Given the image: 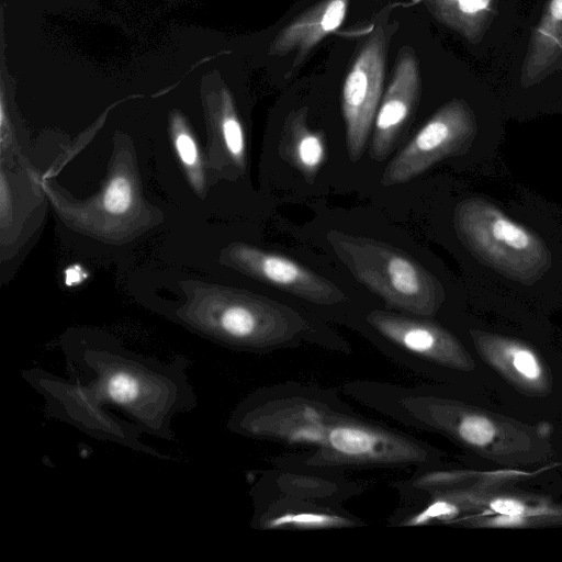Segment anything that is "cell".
Segmentation results:
<instances>
[{
	"label": "cell",
	"instance_id": "1",
	"mask_svg": "<svg viewBox=\"0 0 562 562\" xmlns=\"http://www.w3.org/2000/svg\"><path fill=\"white\" fill-rule=\"evenodd\" d=\"M65 374L33 368L23 379L44 398L48 416L98 440L160 457L145 436L175 440L172 423L196 406L189 361H169L116 344H68Z\"/></svg>",
	"mask_w": 562,
	"mask_h": 562
},
{
	"label": "cell",
	"instance_id": "2",
	"mask_svg": "<svg viewBox=\"0 0 562 562\" xmlns=\"http://www.w3.org/2000/svg\"><path fill=\"white\" fill-rule=\"evenodd\" d=\"M456 239L481 290L495 297L562 296V215L532 195L470 192L451 214Z\"/></svg>",
	"mask_w": 562,
	"mask_h": 562
},
{
	"label": "cell",
	"instance_id": "3",
	"mask_svg": "<svg viewBox=\"0 0 562 562\" xmlns=\"http://www.w3.org/2000/svg\"><path fill=\"white\" fill-rule=\"evenodd\" d=\"M506 117L494 88L475 102L448 100L389 162L381 183L402 184L443 160L467 156L491 169L504 142Z\"/></svg>",
	"mask_w": 562,
	"mask_h": 562
},
{
	"label": "cell",
	"instance_id": "4",
	"mask_svg": "<svg viewBox=\"0 0 562 562\" xmlns=\"http://www.w3.org/2000/svg\"><path fill=\"white\" fill-rule=\"evenodd\" d=\"M519 27L494 88L506 116L562 111V0H537Z\"/></svg>",
	"mask_w": 562,
	"mask_h": 562
},
{
	"label": "cell",
	"instance_id": "5",
	"mask_svg": "<svg viewBox=\"0 0 562 562\" xmlns=\"http://www.w3.org/2000/svg\"><path fill=\"white\" fill-rule=\"evenodd\" d=\"M326 238L351 274L386 305L429 316L446 297L442 283L406 252L383 241L329 231Z\"/></svg>",
	"mask_w": 562,
	"mask_h": 562
},
{
	"label": "cell",
	"instance_id": "6",
	"mask_svg": "<svg viewBox=\"0 0 562 562\" xmlns=\"http://www.w3.org/2000/svg\"><path fill=\"white\" fill-rule=\"evenodd\" d=\"M386 37L379 26L363 43L345 78L341 111L346 148L351 161L362 156L383 91Z\"/></svg>",
	"mask_w": 562,
	"mask_h": 562
},
{
	"label": "cell",
	"instance_id": "7",
	"mask_svg": "<svg viewBox=\"0 0 562 562\" xmlns=\"http://www.w3.org/2000/svg\"><path fill=\"white\" fill-rule=\"evenodd\" d=\"M431 15L487 56L506 49L521 23L520 0H423Z\"/></svg>",
	"mask_w": 562,
	"mask_h": 562
},
{
	"label": "cell",
	"instance_id": "8",
	"mask_svg": "<svg viewBox=\"0 0 562 562\" xmlns=\"http://www.w3.org/2000/svg\"><path fill=\"white\" fill-rule=\"evenodd\" d=\"M232 256L251 277L292 295L326 305L346 300L335 283L289 257L251 246H238Z\"/></svg>",
	"mask_w": 562,
	"mask_h": 562
},
{
	"label": "cell",
	"instance_id": "9",
	"mask_svg": "<svg viewBox=\"0 0 562 562\" xmlns=\"http://www.w3.org/2000/svg\"><path fill=\"white\" fill-rule=\"evenodd\" d=\"M422 88L420 68L414 49L398 52L391 82L382 97L370 145V157L383 161L390 155L404 124L416 106Z\"/></svg>",
	"mask_w": 562,
	"mask_h": 562
},
{
	"label": "cell",
	"instance_id": "10",
	"mask_svg": "<svg viewBox=\"0 0 562 562\" xmlns=\"http://www.w3.org/2000/svg\"><path fill=\"white\" fill-rule=\"evenodd\" d=\"M349 0H321L285 24L271 42L269 53L284 56L295 53L299 65L311 50L344 22Z\"/></svg>",
	"mask_w": 562,
	"mask_h": 562
},
{
	"label": "cell",
	"instance_id": "11",
	"mask_svg": "<svg viewBox=\"0 0 562 562\" xmlns=\"http://www.w3.org/2000/svg\"><path fill=\"white\" fill-rule=\"evenodd\" d=\"M326 446L333 454L358 462L409 460L417 456L408 442L352 423L333 425L326 435Z\"/></svg>",
	"mask_w": 562,
	"mask_h": 562
},
{
	"label": "cell",
	"instance_id": "12",
	"mask_svg": "<svg viewBox=\"0 0 562 562\" xmlns=\"http://www.w3.org/2000/svg\"><path fill=\"white\" fill-rule=\"evenodd\" d=\"M280 156L307 181H313L326 156L321 132L307 124V108L292 112L282 126L279 140Z\"/></svg>",
	"mask_w": 562,
	"mask_h": 562
},
{
	"label": "cell",
	"instance_id": "13",
	"mask_svg": "<svg viewBox=\"0 0 562 562\" xmlns=\"http://www.w3.org/2000/svg\"><path fill=\"white\" fill-rule=\"evenodd\" d=\"M346 525L340 517L315 512L286 513L267 521V528L292 527L301 529L331 528Z\"/></svg>",
	"mask_w": 562,
	"mask_h": 562
},
{
	"label": "cell",
	"instance_id": "14",
	"mask_svg": "<svg viewBox=\"0 0 562 562\" xmlns=\"http://www.w3.org/2000/svg\"><path fill=\"white\" fill-rule=\"evenodd\" d=\"M458 430L463 440L480 447L490 443L496 432L495 427L490 419L476 415L464 417L461 420Z\"/></svg>",
	"mask_w": 562,
	"mask_h": 562
},
{
	"label": "cell",
	"instance_id": "15",
	"mask_svg": "<svg viewBox=\"0 0 562 562\" xmlns=\"http://www.w3.org/2000/svg\"><path fill=\"white\" fill-rule=\"evenodd\" d=\"M132 187L124 177H115L105 189L103 204L108 212L125 213L132 204Z\"/></svg>",
	"mask_w": 562,
	"mask_h": 562
},
{
	"label": "cell",
	"instance_id": "16",
	"mask_svg": "<svg viewBox=\"0 0 562 562\" xmlns=\"http://www.w3.org/2000/svg\"><path fill=\"white\" fill-rule=\"evenodd\" d=\"M222 134L229 155L237 164L243 165L245 158L244 132L240 122L232 112H228L223 119Z\"/></svg>",
	"mask_w": 562,
	"mask_h": 562
},
{
	"label": "cell",
	"instance_id": "17",
	"mask_svg": "<svg viewBox=\"0 0 562 562\" xmlns=\"http://www.w3.org/2000/svg\"><path fill=\"white\" fill-rule=\"evenodd\" d=\"M513 366L516 371L529 380H536L541 374L540 366L533 356L527 349L516 348L513 350Z\"/></svg>",
	"mask_w": 562,
	"mask_h": 562
},
{
	"label": "cell",
	"instance_id": "18",
	"mask_svg": "<svg viewBox=\"0 0 562 562\" xmlns=\"http://www.w3.org/2000/svg\"><path fill=\"white\" fill-rule=\"evenodd\" d=\"M457 507L443 501H437L430 504L423 512L409 520V525H424L431 519L448 518L457 513Z\"/></svg>",
	"mask_w": 562,
	"mask_h": 562
},
{
	"label": "cell",
	"instance_id": "19",
	"mask_svg": "<svg viewBox=\"0 0 562 562\" xmlns=\"http://www.w3.org/2000/svg\"><path fill=\"white\" fill-rule=\"evenodd\" d=\"M176 147L181 160L192 166L196 162L198 150L194 140L187 133H180L176 138Z\"/></svg>",
	"mask_w": 562,
	"mask_h": 562
},
{
	"label": "cell",
	"instance_id": "20",
	"mask_svg": "<svg viewBox=\"0 0 562 562\" xmlns=\"http://www.w3.org/2000/svg\"><path fill=\"white\" fill-rule=\"evenodd\" d=\"M491 508L499 515L522 516L526 512L525 506L512 498H498L491 503Z\"/></svg>",
	"mask_w": 562,
	"mask_h": 562
},
{
	"label": "cell",
	"instance_id": "21",
	"mask_svg": "<svg viewBox=\"0 0 562 562\" xmlns=\"http://www.w3.org/2000/svg\"><path fill=\"white\" fill-rule=\"evenodd\" d=\"M522 522L521 516L501 515L494 520V525L501 527H515Z\"/></svg>",
	"mask_w": 562,
	"mask_h": 562
}]
</instances>
